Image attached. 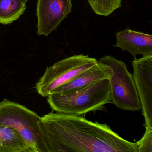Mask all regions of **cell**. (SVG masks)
<instances>
[{
	"instance_id": "5",
	"label": "cell",
	"mask_w": 152,
	"mask_h": 152,
	"mask_svg": "<svg viewBox=\"0 0 152 152\" xmlns=\"http://www.w3.org/2000/svg\"><path fill=\"white\" fill-rule=\"evenodd\" d=\"M98 61L109 66L113 72L110 79L112 103L122 110L140 111L141 105L133 75L125 63L107 55Z\"/></svg>"
},
{
	"instance_id": "3",
	"label": "cell",
	"mask_w": 152,
	"mask_h": 152,
	"mask_svg": "<svg viewBox=\"0 0 152 152\" xmlns=\"http://www.w3.org/2000/svg\"><path fill=\"white\" fill-rule=\"evenodd\" d=\"M15 129L32 152H49L40 123V116L26 107L5 99L0 102V125Z\"/></svg>"
},
{
	"instance_id": "12",
	"label": "cell",
	"mask_w": 152,
	"mask_h": 152,
	"mask_svg": "<svg viewBox=\"0 0 152 152\" xmlns=\"http://www.w3.org/2000/svg\"><path fill=\"white\" fill-rule=\"evenodd\" d=\"M94 13L107 17L121 7L122 0H88Z\"/></svg>"
},
{
	"instance_id": "9",
	"label": "cell",
	"mask_w": 152,
	"mask_h": 152,
	"mask_svg": "<svg viewBox=\"0 0 152 152\" xmlns=\"http://www.w3.org/2000/svg\"><path fill=\"white\" fill-rule=\"evenodd\" d=\"M113 73V69L109 66L98 61L97 63L91 68L79 75L67 83L57 88L51 94L73 91L102 80L111 79Z\"/></svg>"
},
{
	"instance_id": "13",
	"label": "cell",
	"mask_w": 152,
	"mask_h": 152,
	"mask_svg": "<svg viewBox=\"0 0 152 152\" xmlns=\"http://www.w3.org/2000/svg\"><path fill=\"white\" fill-rule=\"evenodd\" d=\"M142 137L137 141L138 152H152V127H146Z\"/></svg>"
},
{
	"instance_id": "2",
	"label": "cell",
	"mask_w": 152,
	"mask_h": 152,
	"mask_svg": "<svg viewBox=\"0 0 152 152\" xmlns=\"http://www.w3.org/2000/svg\"><path fill=\"white\" fill-rule=\"evenodd\" d=\"M52 111L68 114L83 115L103 110L104 105L112 103L110 79H105L82 88L47 97Z\"/></svg>"
},
{
	"instance_id": "1",
	"label": "cell",
	"mask_w": 152,
	"mask_h": 152,
	"mask_svg": "<svg viewBox=\"0 0 152 152\" xmlns=\"http://www.w3.org/2000/svg\"><path fill=\"white\" fill-rule=\"evenodd\" d=\"M40 123L49 152H138L137 142L81 115L50 112Z\"/></svg>"
},
{
	"instance_id": "10",
	"label": "cell",
	"mask_w": 152,
	"mask_h": 152,
	"mask_svg": "<svg viewBox=\"0 0 152 152\" xmlns=\"http://www.w3.org/2000/svg\"><path fill=\"white\" fill-rule=\"evenodd\" d=\"M0 152H32L24 139L15 129L0 125Z\"/></svg>"
},
{
	"instance_id": "7",
	"label": "cell",
	"mask_w": 152,
	"mask_h": 152,
	"mask_svg": "<svg viewBox=\"0 0 152 152\" xmlns=\"http://www.w3.org/2000/svg\"><path fill=\"white\" fill-rule=\"evenodd\" d=\"M72 8V0H38V35L48 36L71 14Z\"/></svg>"
},
{
	"instance_id": "6",
	"label": "cell",
	"mask_w": 152,
	"mask_h": 152,
	"mask_svg": "<svg viewBox=\"0 0 152 152\" xmlns=\"http://www.w3.org/2000/svg\"><path fill=\"white\" fill-rule=\"evenodd\" d=\"M133 77L145 119L144 126L152 127V56L132 61Z\"/></svg>"
},
{
	"instance_id": "14",
	"label": "cell",
	"mask_w": 152,
	"mask_h": 152,
	"mask_svg": "<svg viewBox=\"0 0 152 152\" xmlns=\"http://www.w3.org/2000/svg\"><path fill=\"white\" fill-rule=\"evenodd\" d=\"M22 1L24 2V3H25V4H26V2H27L29 0H22Z\"/></svg>"
},
{
	"instance_id": "8",
	"label": "cell",
	"mask_w": 152,
	"mask_h": 152,
	"mask_svg": "<svg viewBox=\"0 0 152 152\" xmlns=\"http://www.w3.org/2000/svg\"><path fill=\"white\" fill-rule=\"evenodd\" d=\"M116 40L115 47L128 51L135 58L137 55L152 56V35L126 29L116 33Z\"/></svg>"
},
{
	"instance_id": "4",
	"label": "cell",
	"mask_w": 152,
	"mask_h": 152,
	"mask_svg": "<svg viewBox=\"0 0 152 152\" xmlns=\"http://www.w3.org/2000/svg\"><path fill=\"white\" fill-rule=\"evenodd\" d=\"M87 55H74L48 67L36 84L35 88L42 96L47 97L57 88L70 82L97 63Z\"/></svg>"
},
{
	"instance_id": "11",
	"label": "cell",
	"mask_w": 152,
	"mask_h": 152,
	"mask_svg": "<svg viewBox=\"0 0 152 152\" xmlns=\"http://www.w3.org/2000/svg\"><path fill=\"white\" fill-rule=\"evenodd\" d=\"M26 8L22 0H0V23L10 24L19 19Z\"/></svg>"
}]
</instances>
